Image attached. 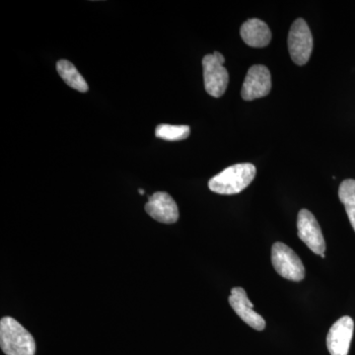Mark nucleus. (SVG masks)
<instances>
[{"label": "nucleus", "mask_w": 355, "mask_h": 355, "mask_svg": "<svg viewBox=\"0 0 355 355\" xmlns=\"http://www.w3.org/2000/svg\"><path fill=\"white\" fill-rule=\"evenodd\" d=\"M272 90V76L265 65H253L248 70L243 83L241 96L246 101L266 97Z\"/></svg>", "instance_id": "6"}, {"label": "nucleus", "mask_w": 355, "mask_h": 355, "mask_svg": "<svg viewBox=\"0 0 355 355\" xmlns=\"http://www.w3.org/2000/svg\"><path fill=\"white\" fill-rule=\"evenodd\" d=\"M224 62L225 58L219 51L207 55L202 60L205 91L214 98L221 97L227 89L229 76Z\"/></svg>", "instance_id": "3"}, {"label": "nucleus", "mask_w": 355, "mask_h": 355, "mask_svg": "<svg viewBox=\"0 0 355 355\" xmlns=\"http://www.w3.org/2000/svg\"><path fill=\"white\" fill-rule=\"evenodd\" d=\"M0 347L6 355L36 354V343L31 334L11 317L0 321Z\"/></svg>", "instance_id": "2"}, {"label": "nucleus", "mask_w": 355, "mask_h": 355, "mask_svg": "<svg viewBox=\"0 0 355 355\" xmlns=\"http://www.w3.org/2000/svg\"><path fill=\"white\" fill-rule=\"evenodd\" d=\"M139 193H140V195L144 196V191L142 190V189H139Z\"/></svg>", "instance_id": "15"}, {"label": "nucleus", "mask_w": 355, "mask_h": 355, "mask_svg": "<svg viewBox=\"0 0 355 355\" xmlns=\"http://www.w3.org/2000/svg\"><path fill=\"white\" fill-rule=\"evenodd\" d=\"M256 173L251 163L230 166L209 180V190L218 195H237L253 182Z\"/></svg>", "instance_id": "1"}, {"label": "nucleus", "mask_w": 355, "mask_h": 355, "mask_svg": "<svg viewBox=\"0 0 355 355\" xmlns=\"http://www.w3.org/2000/svg\"><path fill=\"white\" fill-rule=\"evenodd\" d=\"M229 304L235 311L236 314L254 330L263 331L266 328L265 319L254 312L253 303L249 300L246 291L242 287L231 289Z\"/></svg>", "instance_id": "10"}, {"label": "nucleus", "mask_w": 355, "mask_h": 355, "mask_svg": "<svg viewBox=\"0 0 355 355\" xmlns=\"http://www.w3.org/2000/svg\"><path fill=\"white\" fill-rule=\"evenodd\" d=\"M298 237L313 253L324 254L326 243L316 217L308 209H301L297 218Z\"/></svg>", "instance_id": "7"}, {"label": "nucleus", "mask_w": 355, "mask_h": 355, "mask_svg": "<svg viewBox=\"0 0 355 355\" xmlns=\"http://www.w3.org/2000/svg\"><path fill=\"white\" fill-rule=\"evenodd\" d=\"M240 35L243 41L252 48H263L270 43L272 32L263 21L253 18L241 26Z\"/></svg>", "instance_id": "11"}, {"label": "nucleus", "mask_w": 355, "mask_h": 355, "mask_svg": "<svg viewBox=\"0 0 355 355\" xmlns=\"http://www.w3.org/2000/svg\"><path fill=\"white\" fill-rule=\"evenodd\" d=\"M58 73L70 87L76 89L78 92L86 93L88 84L71 62L67 60H58L57 64Z\"/></svg>", "instance_id": "12"}, {"label": "nucleus", "mask_w": 355, "mask_h": 355, "mask_svg": "<svg viewBox=\"0 0 355 355\" xmlns=\"http://www.w3.org/2000/svg\"><path fill=\"white\" fill-rule=\"evenodd\" d=\"M354 320L349 316L338 319L327 336V347L331 355H347L354 336Z\"/></svg>", "instance_id": "8"}, {"label": "nucleus", "mask_w": 355, "mask_h": 355, "mask_svg": "<svg viewBox=\"0 0 355 355\" xmlns=\"http://www.w3.org/2000/svg\"><path fill=\"white\" fill-rule=\"evenodd\" d=\"M272 263L280 277L292 282H301L304 279L305 268L302 261L291 248L284 243L277 242L273 244Z\"/></svg>", "instance_id": "4"}, {"label": "nucleus", "mask_w": 355, "mask_h": 355, "mask_svg": "<svg viewBox=\"0 0 355 355\" xmlns=\"http://www.w3.org/2000/svg\"><path fill=\"white\" fill-rule=\"evenodd\" d=\"M146 211L154 220L161 223L173 224L179 219L177 203L174 198L165 191H157L149 197L146 205Z\"/></svg>", "instance_id": "9"}, {"label": "nucleus", "mask_w": 355, "mask_h": 355, "mask_svg": "<svg viewBox=\"0 0 355 355\" xmlns=\"http://www.w3.org/2000/svg\"><path fill=\"white\" fill-rule=\"evenodd\" d=\"M191 128L188 125H159L155 130V135L158 139L167 141H180L188 139Z\"/></svg>", "instance_id": "14"}, {"label": "nucleus", "mask_w": 355, "mask_h": 355, "mask_svg": "<svg viewBox=\"0 0 355 355\" xmlns=\"http://www.w3.org/2000/svg\"><path fill=\"white\" fill-rule=\"evenodd\" d=\"M288 51L294 64L305 65L313 51V36L305 20L294 21L288 34Z\"/></svg>", "instance_id": "5"}, {"label": "nucleus", "mask_w": 355, "mask_h": 355, "mask_svg": "<svg viewBox=\"0 0 355 355\" xmlns=\"http://www.w3.org/2000/svg\"><path fill=\"white\" fill-rule=\"evenodd\" d=\"M338 198L345 205L350 224L355 231V180H345L338 189Z\"/></svg>", "instance_id": "13"}]
</instances>
